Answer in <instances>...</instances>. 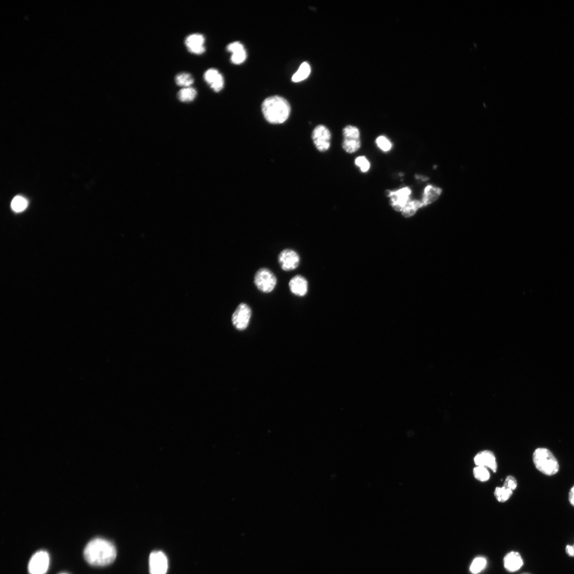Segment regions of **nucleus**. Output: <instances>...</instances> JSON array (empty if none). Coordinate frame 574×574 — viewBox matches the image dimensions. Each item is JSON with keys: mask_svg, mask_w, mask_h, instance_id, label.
Returning <instances> with one entry per match:
<instances>
[{"mask_svg": "<svg viewBox=\"0 0 574 574\" xmlns=\"http://www.w3.org/2000/svg\"><path fill=\"white\" fill-rule=\"evenodd\" d=\"M355 163L361 172H367L370 168V163L366 156H360L357 157L355 161Z\"/></svg>", "mask_w": 574, "mask_h": 574, "instance_id": "cd10ccee", "label": "nucleus"}, {"mask_svg": "<svg viewBox=\"0 0 574 574\" xmlns=\"http://www.w3.org/2000/svg\"><path fill=\"white\" fill-rule=\"evenodd\" d=\"M28 205L27 199L22 196H16L12 201L11 206L16 212H21L25 210Z\"/></svg>", "mask_w": 574, "mask_h": 574, "instance_id": "5701e85b", "label": "nucleus"}, {"mask_svg": "<svg viewBox=\"0 0 574 574\" xmlns=\"http://www.w3.org/2000/svg\"><path fill=\"white\" fill-rule=\"evenodd\" d=\"M62 574H66V573H62Z\"/></svg>", "mask_w": 574, "mask_h": 574, "instance_id": "473e14b6", "label": "nucleus"}, {"mask_svg": "<svg viewBox=\"0 0 574 574\" xmlns=\"http://www.w3.org/2000/svg\"><path fill=\"white\" fill-rule=\"evenodd\" d=\"M168 567L166 556L161 552H154L149 556L151 574H166Z\"/></svg>", "mask_w": 574, "mask_h": 574, "instance_id": "9b49d317", "label": "nucleus"}, {"mask_svg": "<svg viewBox=\"0 0 574 574\" xmlns=\"http://www.w3.org/2000/svg\"><path fill=\"white\" fill-rule=\"evenodd\" d=\"M566 551L569 556L574 557V547L573 546L567 545Z\"/></svg>", "mask_w": 574, "mask_h": 574, "instance_id": "7c9ffc66", "label": "nucleus"}, {"mask_svg": "<svg viewBox=\"0 0 574 574\" xmlns=\"http://www.w3.org/2000/svg\"><path fill=\"white\" fill-rule=\"evenodd\" d=\"M278 263L282 270L286 272L296 269L301 262L300 256L293 249H283L278 257Z\"/></svg>", "mask_w": 574, "mask_h": 574, "instance_id": "6e6552de", "label": "nucleus"}, {"mask_svg": "<svg viewBox=\"0 0 574 574\" xmlns=\"http://www.w3.org/2000/svg\"><path fill=\"white\" fill-rule=\"evenodd\" d=\"M442 193V190L439 187L432 185L427 186L424 189L423 194L422 203L424 206H427L435 202Z\"/></svg>", "mask_w": 574, "mask_h": 574, "instance_id": "a211bd4d", "label": "nucleus"}, {"mask_svg": "<svg viewBox=\"0 0 574 574\" xmlns=\"http://www.w3.org/2000/svg\"><path fill=\"white\" fill-rule=\"evenodd\" d=\"M517 483L516 479L513 476H508L505 481L504 486L511 490H515L517 488Z\"/></svg>", "mask_w": 574, "mask_h": 574, "instance_id": "c85d7f7f", "label": "nucleus"}, {"mask_svg": "<svg viewBox=\"0 0 574 574\" xmlns=\"http://www.w3.org/2000/svg\"><path fill=\"white\" fill-rule=\"evenodd\" d=\"M569 499L570 504L574 506V485L569 492Z\"/></svg>", "mask_w": 574, "mask_h": 574, "instance_id": "c756f323", "label": "nucleus"}, {"mask_svg": "<svg viewBox=\"0 0 574 574\" xmlns=\"http://www.w3.org/2000/svg\"><path fill=\"white\" fill-rule=\"evenodd\" d=\"M573 547H574V546H573Z\"/></svg>", "mask_w": 574, "mask_h": 574, "instance_id": "72a5a7b5", "label": "nucleus"}, {"mask_svg": "<svg viewBox=\"0 0 574 574\" xmlns=\"http://www.w3.org/2000/svg\"><path fill=\"white\" fill-rule=\"evenodd\" d=\"M49 557L44 551L36 553L31 558L28 566L30 574H45L48 568Z\"/></svg>", "mask_w": 574, "mask_h": 574, "instance_id": "9d476101", "label": "nucleus"}, {"mask_svg": "<svg viewBox=\"0 0 574 574\" xmlns=\"http://www.w3.org/2000/svg\"><path fill=\"white\" fill-rule=\"evenodd\" d=\"M424 206L422 202L418 200L409 201L402 211L404 217L408 218L414 215L417 210Z\"/></svg>", "mask_w": 574, "mask_h": 574, "instance_id": "aec40b11", "label": "nucleus"}, {"mask_svg": "<svg viewBox=\"0 0 574 574\" xmlns=\"http://www.w3.org/2000/svg\"><path fill=\"white\" fill-rule=\"evenodd\" d=\"M504 566L510 572L518 570L523 565V560L518 553L511 552L504 558Z\"/></svg>", "mask_w": 574, "mask_h": 574, "instance_id": "f3484780", "label": "nucleus"}, {"mask_svg": "<svg viewBox=\"0 0 574 574\" xmlns=\"http://www.w3.org/2000/svg\"><path fill=\"white\" fill-rule=\"evenodd\" d=\"M344 137L342 147L349 154L356 152L361 147L360 132L358 128L352 125H348L343 130Z\"/></svg>", "mask_w": 574, "mask_h": 574, "instance_id": "39448f33", "label": "nucleus"}, {"mask_svg": "<svg viewBox=\"0 0 574 574\" xmlns=\"http://www.w3.org/2000/svg\"><path fill=\"white\" fill-rule=\"evenodd\" d=\"M376 143L378 147L385 152L390 151L393 147L392 142L387 137L384 136H379L376 141Z\"/></svg>", "mask_w": 574, "mask_h": 574, "instance_id": "bb28decb", "label": "nucleus"}, {"mask_svg": "<svg viewBox=\"0 0 574 574\" xmlns=\"http://www.w3.org/2000/svg\"><path fill=\"white\" fill-rule=\"evenodd\" d=\"M204 80L215 92L221 91L224 86L222 74L216 69H210L204 73Z\"/></svg>", "mask_w": 574, "mask_h": 574, "instance_id": "2eb2a0df", "label": "nucleus"}, {"mask_svg": "<svg viewBox=\"0 0 574 574\" xmlns=\"http://www.w3.org/2000/svg\"><path fill=\"white\" fill-rule=\"evenodd\" d=\"M84 556L90 565L105 566L114 562L117 556L116 549L113 543L101 538L90 541L85 548Z\"/></svg>", "mask_w": 574, "mask_h": 574, "instance_id": "f257e3e1", "label": "nucleus"}, {"mask_svg": "<svg viewBox=\"0 0 574 574\" xmlns=\"http://www.w3.org/2000/svg\"><path fill=\"white\" fill-rule=\"evenodd\" d=\"M415 177H416V179H420L423 181H427L429 179V178H428L427 177L418 175V174H417V175L415 176Z\"/></svg>", "mask_w": 574, "mask_h": 574, "instance_id": "2f4dec72", "label": "nucleus"}, {"mask_svg": "<svg viewBox=\"0 0 574 574\" xmlns=\"http://www.w3.org/2000/svg\"><path fill=\"white\" fill-rule=\"evenodd\" d=\"M227 48V50L232 53L231 61L233 64L240 65L246 60V49L240 42H232L229 44Z\"/></svg>", "mask_w": 574, "mask_h": 574, "instance_id": "dca6fc26", "label": "nucleus"}, {"mask_svg": "<svg viewBox=\"0 0 574 574\" xmlns=\"http://www.w3.org/2000/svg\"><path fill=\"white\" fill-rule=\"evenodd\" d=\"M262 111L269 122L280 124L289 119L291 108L285 99L279 96H273L265 99L262 105Z\"/></svg>", "mask_w": 574, "mask_h": 574, "instance_id": "f03ea898", "label": "nucleus"}, {"mask_svg": "<svg viewBox=\"0 0 574 574\" xmlns=\"http://www.w3.org/2000/svg\"><path fill=\"white\" fill-rule=\"evenodd\" d=\"M310 71L309 65L306 62H303L292 77V81L295 83L303 81L309 76Z\"/></svg>", "mask_w": 574, "mask_h": 574, "instance_id": "6ab92c4d", "label": "nucleus"}, {"mask_svg": "<svg viewBox=\"0 0 574 574\" xmlns=\"http://www.w3.org/2000/svg\"><path fill=\"white\" fill-rule=\"evenodd\" d=\"M474 477L481 482H485L489 480L490 474L487 468L483 466L475 467L473 469Z\"/></svg>", "mask_w": 574, "mask_h": 574, "instance_id": "393cba45", "label": "nucleus"}, {"mask_svg": "<svg viewBox=\"0 0 574 574\" xmlns=\"http://www.w3.org/2000/svg\"><path fill=\"white\" fill-rule=\"evenodd\" d=\"M197 95L195 89L192 87H184L178 94L179 100L183 102H190L193 101Z\"/></svg>", "mask_w": 574, "mask_h": 574, "instance_id": "412c9836", "label": "nucleus"}, {"mask_svg": "<svg viewBox=\"0 0 574 574\" xmlns=\"http://www.w3.org/2000/svg\"><path fill=\"white\" fill-rule=\"evenodd\" d=\"M533 462L536 468L546 476L555 475L559 471L556 458L550 451L545 448H538L533 455Z\"/></svg>", "mask_w": 574, "mask_h": 574, "instance_id": "7ed1b4c3", "label": "nucleus"}, {"mask_svg": "<svg viewBox=\"0 0 574 574\" xmlns=\"http://www.w3.org/2000/svg\"><path fill=\"white\" fill-rule=\"evenodd\" d=\"M204 42V36L199 34H192L185 40V44L189 51L196 55H201L205 52Z\"/></svg>", "mask_w": 574, "mask_h": 574, "instance_id": "f8f14e48", "label": "nucleus"}, {"mask_svg": "<svg viewBox=\"0 0 574 574\" xmlns=\"http://www.w3.org/2000/svg\"><path fill=\"white\" fill-rule=\"evenodd\" d=\"M385 195L390 197L391 205L396 211H402L405 205L409 201V196L411 190L408 187H403L395 191H386Z\"/></svg>", "mask_w": 574, "mask_h": 574, "instance_id": "1a4fd4ad", "label": "nucleus"}, {"mask_svg": "<svg viewBox=\"0 0 574 574\" xmlns=\"http://www.w3.org/2000/svg\"><path fill=\"white\" fill-rule=\"evenodd\" d=\"M251 317V307L246 303H241L237 306L232 316L233 326L240 331L245 330L250 322Z\"/></svg>", "mask_w": 574, "mask_h": 574, "instance_id": "423d86ee", "label": "nucleus"}, {"mask_svg": "<svg viewBox=\"0 0 574 574\" xmlns=\"http://www.w3.org/2000/svg\"><path fill=\"white\" fill-rule=\"evenodd\" d=\"M308 282L305 278L301 275H296L290 281L289 287L291 292L295 296L303 297L308 292Z\"/></svg>", "mask_w": 574, "mask_h": 574, "instance_id": "ddd939ff", "label": "nucleus"}, {"mask_svg": "<svg viewBox=\"0 0 574 574\" xmlns=\"http://www.w3.org/2000/svg\"><path fill=\"white\" fill-rule=\"evenodd\" d=\"M254 282L259 292L269 294L275 289L277 284V278L275 274L270 269L262 268L256 272Z\"/></svg>", "mask_w": 574, "mask_h": 574, "instance_id": "20e7f679", "label": "nucleus"}, {"mask_svg": "<svg viewBox=\"0 0 574 574\" xmlns=\"http://www.w3.org/2000/svg\"><path fill=\"white\" fill-rule=\"evenodd\" d=\"M486 560L483 557L476 558L473 561L470 566V571L473 574H478L481 572L486 567Z\"/></svg>", "mask_w": 574, "mask_h": 574, "instance_id": "b1692460", "label": "nucleus"}, {"mask_svg": "<svg viewBox=\"0 0 574 574\" xmlns=\"http://www.w3.org/2000/svg\"><path fill=\"white\" fill-rule=\"evenodd\" d=\"M331 133L329 129L323 125H319L314 130L311 137L318 150L325 152L331 145Z\"/></svg>", "mask_w": 574, "mask_h": 574, "instance_id": "0eeeda50", "label": "nucleus"}, {"mask_svg": "<svg viewBox=\"0 0 574 574\" xmlns=\"http://www.w3.org/2000/svg\"><path fill=\"white\" fill-rule=\"evenodd\" d=\"M176 84L185 87H190L194 83V79L191 74L188 73H180L176 77Z\"/></svg>", "mask_w": 574, "mask_h": 574, "instance_id": "a878e982", "label": "nucleus"}, {"mask_svg": "<svg viewBox=\"0 0 574 574\" xmlns=\"http://www.w3.org/2000/svg\"><path fill=\"white\" fill-rule=\"evenodd\" d=\"M494 494L499 502L504 503L508 500L513 494V491L503 486L495 489Z\"/></svg>", "mask_w": 574, "mask_h": 574, "instance_id": "4be33fe9", "label": "nucleus"}, {"mask_svg": "<svg viewBox=\"0 0 574 574\" xmlns=\"http://www.w3.org/2000/svg\"><path fill=\"white\" fill-rule=\"evenodd\" d=\"M474 463L479 466L490 468L494 472L497 469V463L494 454L490 451L479 453L474 459Z\"/></svg>", "mask_w": 574, "mask_h": 574, "instance_id": "4468645a", "label": "nucleus"}]
</instances>
